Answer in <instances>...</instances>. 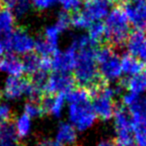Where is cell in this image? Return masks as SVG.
Wrapping results in <instances>:
<instances>
[{
  "label": "cell",
  "mask_w": 146,
  "mask_h": 146,
  "mask_svg": "<svg viewBox=\"0 0 146 146\" xmlns=\"http://www.w3.org/2000/svg\"><path fill=\"white\" fill-rule=\"evenodd\" d=\"M98 48H87L77 51L76 64L73 70V78L79 87L93 92L103 86L105 82L101 79L98 70L96 52Z\"/></svg>",
  "instance_id": "6da1fadb"
},
{
  "label": "cell",
  "mask_w": 146,
  "mask_h": 146,
  "mask_svg": "<svg viewBox=\"0 0 146 146\" xmlns=\"http://www.w3.org/2000/svg\"><path fill=\"white\" fill-rule=\"evenodd\" d=\"M105 39L112 47H121L130 34V23L122 7L111 9L104 21Z\"/></svg>",
  "instance_id": "7a4b0ae2"
},
{
  "label": "cell",
  "mask_w": 146,
  "mask_h": 146,
  "mask_svg": "<svg viewBox=\"0 0 146 146\" xmlns=\"http://www.w3.org/2000/svg\"><path fill=\"white\" fill-rule=\"evenodd\" d=\"M96 61L100 77L105 83L116 81L121 77L122 69L120 57L112 46L107 44L98 48L96 52Z\"/></svg>",
  "instance_id": "3957f363"
},
{
  "label": "cell",
  "mask_w": 146,
  "mask_h": 146,
  "mask_svg": "<svg viewBox=\"0 0 146 146\" xmlns=\"http://www.w3.org/2000/svg\"><path fill=\"white\" fill-rule=\"evenodd\" d=\"M117 92V89H114L106 84L91 92V105L98 118L101 120H109L114 116L116 107L113 98Z\"/></svg>",
  "instance_id": "277c9868"
},
{
  "label": "cell",
  "mask_w": 146,
  "mask_h": 146,
  "mask_svg": "<svg viewBox=\"0 0 146 146\" xmlns=\"http://www.w3.org/2000/svg\"><path fill=\"white\" fill-rule=\"evenodd\" d=\"M6 52L15 55H25L34 51L35 39L22 28H15L7 36L3 37Z\"/></svg>",
  "instance_id": "5b68a950"
},
{
  "label": "cell",
  "mask_w": 146,
  "mask_h": 146,
  "mask_svg": "<svg viewBox=\"0 0 146 146\" xmlns=\"http://www.w3.org/2000/svg\"><path fill=\"white\" fill-rule=\"evenodd\" d=\"M68 118L71 125L74 126L78 131L90 128L95 122L96 116L91 102L81 104H69L68 107Z\"/></svg>",
  "instance_id": "8992f818"
},
{
  "label": "cell",
  "mask_w": 146,
  "mask_h": 146,
  "mask_svg": "<svg viewBox=\"0 0 146 146\" xmlns=\"http://www.w3.org/2000/svg\"><path fill=\"white\" fill-rule=\"evenodd\" d=\"M114 126L117 134L115 141L119 146L126 145L128 143L134 142L133 132L131 127V116L125 107L120 106L115 109L114 113Z\"/></svg>",
  "instance_id": "52a82bcc"
},
{
  "label": "cell",
  "mask_w": 146,
  "mask_h": 146,
  "mask_svg": "<svg viewBox=\"0 0 146 146\" xmlns=\"http://www.w3.org/2000/svg\"><path fill=\"white\" fill-rule=\"evenodd\" d=\"M75 86V80L69 73L53 72L47 77L43 92L47 95L66 94Z\"/></svg>",
  "instance_id": "ba28073f"
},
{
  "label": "cell",
  "mask_w": 146,
  "mask_h": 146,
  "mask_svg": "<svg viewBox=\"0 0 146 146\" xmlns=\"http://www.w3.org/2000/svg\"><path fill=\"white\" fill-rule=\"evenodd\" d=\"M76 58H77V50L71 45H69V47L65 51L58 50L51 57L52 70L54 72L70 74L74 70Z\"/></svg>",
  "instance_id": "9c48e42d"
},
{
  "label": "cell",
  "mask_w": 146,
  "mask_h": 146,
  "mask_svg": "<svg viewBox=\"0 0 146 146\" xmlns=\"http://www.w3.org/2000/svg\"><path fill=\"white\" fill-rule=\"evenodd\" d=\"M111 7L112 2L110 0H86L81 11L92 23H94L105 19L111 11Z\"/></svg>",
  "instance_id": "30bf717a"
},
{
  "label": "cell",
  "mask_w": 146,
  "mask_h": 146,
  "mask_svg": "<svg viewBox=\"0 0 146 146\" xmlns=\"http://www.w3.org/2000/svg\"><path fill=\"white\" fill-rule=\"evenodd\" d=\"M128 54L136 57L144 63L146 68V32L135 30L126 40Z\"/></svg>",
  "instance_id": "8fae6325"
},
{
  "label": "cell",
  "mask_w": 146,
  "mask_h": 146,
  "mask_svg": "<svg viewBox=\"0 0 146 146\" xmlns=\"http://www.w3.org/2000/svg\"><path fill=\"white\" fill-rule=\"evenodd\" d=\"M129 23H131L136 30L146 32V2L142 4L125 3L122 6Z\"/></svg>",
  "instance_id": "7c38bea8"
},
{
  "label": "cell",
  "mask_w": 146,
  "mask_h": 146,
  "mask_svg": "<svg viewBox=\"0 0 146 146\" xmlns=\"http://www.w3.org/2000/svg\"><path fill=\"white\" fill-rule=\"evenodd\" d=\"M0 71L8 74L9 77H22L24 74L22 60L12 53L5 54L0 58Z\"/></svg>",
  "instance_id": "4fadbf2b"
},
{
  "label": "cell",
  "mask_w": 146,
  "mask_h": 146,
  "mask_svg": "<svg viewBox=\"0 0 146 146\" xmlns=\"http://www.w3.org/2000/svg\"><path fill=\"white\" fill-rule=\"evenodd\" d=\"M65 102H66L65 94H57V95L44 94L39 103L44 113H50L55 117H60L62 115Z\"/></svg>",
  "instance_id": "5bb4252c"
},
{
  "label": "cell",
  "mask_w": 146,
  "mask_h": 146,
  "mask_svg": "<svg viewBox=\"0 0 146 146\" xmlns=\"http://www.w3.org/2000/svg\"><path fill=\"white\" fill-rule=\"evenodd\" d=\"M26 78L7 77L3 88V95L6 99L15 100L24 95Z\"/></svg>",
  "instance_id": "9a60e30c"
},
{
  "label": "cell",
  "mask_w": 146,
  "mask_h": 146,
  "mask_svg": "<svg viewBox=\"0 0 146 146\" xmlns=\"http://www.w3.org/2000/svg\"><path fill=\"white\" fill-rule=\"evenodd\" d=\"M55 140L60 146H80L77 141L76 129L70 123L59 124Z\"/></svg>",
  "instance_id": "2e32d148"
},
{
  "label": "cell",
  "mask_w": 146,
  "mask_h": 146,
  "mask_svg": "<svg viewBox=\"0 0 146 146\" xmlns=\"http://www.w3.org/2000/svg\"><path fill=\"white\" fill-rule=\"evenodd\" d=\"M120 61H121L122 73H125L130 77L137 75V74L146 70L144 63L130 54H124L120 58Z\"/></svg>",
  "instance_id": "e0dca14e"
},
{
  "label": "cell",
  "mask_w": 146,
  "mask_h": 146,
  "mask_svg": "<svg viewBox=\"0 0 146 146\" xmlns=\"http://www.w3.org/2000/svg\"><path fill=\"white\" fill-rule=\"evenodd\" d=\"M16 17L10 9L0 6V36L5 37L15 29Z\"/></svg>",
  "instance_id": "ac0fdd59"
},
{
  "label": "cell",
  "mask_w": 146,
  "mask_h": 146,
  "mask_svg": "<svg viewBox=\"0 0 146 146\" xmlns=\"http://www.w3.org/2000/svg\"><path fill=\"white\" fill-rule=\"evenodd\" d=\"M123 86L128 92L140 95L146 91V70L137 75L131 76L123 82Z\"/></svg>",
  "instance_id": "d6986e66"
},
{
  "label": "cell",
  "mask_w": 146,
  "mask_h": 146,
  "mask_svg": "<svg viewBox=\"0 0 146 146\" xmlns=\"http://www.w3.org/2000/svg\"><path fill=\"white\" fill-rule=\"evenodd\" d=\"M66 101L69 104H81L91 102L92 94L90 90L83 87H77L71 89L68 93L65 94Z\"/></svg>",
  "instance_id": "ffe728a7"
},
{
  "label": "cell",
  "mask_w": 146,
  "mask_h": 146,
  "mask_svg": "<svg viewBox=\"0 0 146 146\" xmlns=\"http://www.w3.org/2000/svg\"><path fill=\"white\" fill-rule=\"evenodd\" d=\"M41 57L36 53H29L23 56L22 63L24 67V73L29 76H32L40 71Z\"/></svg>",
  "instance_id": "44dd1931"
},
{
  "label": "cell",
  "mask_w": 146,
  "mask_h": 146,
  "mask_svg": "<svg viewBox=\"0 0 146 146\" xmlns=\"http://www.w3.org/2000/svg\"><path fill=\"white\" fill-rule=\"evenodd\" d=\"M59 49L57 47L53 46L52 44L45 40L44 37H39L35 39V45H34V51L37 55L40 57H52Z\"/></svg>",
  "instance_id": "7402d4cb"
},
{
  "label": "cell",
  "mask_w": 146,
  "mask_h": 146,
  "mask_svg": "<svg viewBox=\"0 0 146 146\" xmlns=\"http://www.w3.org/2000/svg\"><path fill=\"white\" fill-rule=\"evenodd\" d=\"M18 136L12 122L0 123V142H16Z\"/></svg>",
  "instance_id": "603a6c76"
},
{
  "label": "cell",
  "mask_w": 146,
  "mask_h": 146,
  "mask_svg": "<svg viewBox=\"0 0 146 146\" xmlns=\"http://www.w3.org/2000/svg\"><path fill=\"white\" fill-rule=\"evenodd\" d=\"M15 131H16L17 136L21 138L25 137L29 134L31 129V118L27 116L25 113L21 114L16 119L14 124Z\"/></svg>",
  "instance_id": "cb8c5ba5"
},
{
  "label": "cell",
  "mask_w": 146,
  "mask_h": 146,
  "mask_svg": "<svg viewBox=\"0 0 146 146\" xmlns=\"http://www.w3.org/2000/svg\"><path fill=\"white\" fill-rule=\"evenodd\" d=\"M88 36L95 41L96 43H99L101 40L105 38V27L103 22H94L91 26L88 28Z\"/></svg>",
  "instance_id": "d4e9b609"
},
{
  "label": "cell",
  "mask_w": 146,
  "mask_h": 146,
  "mask_svg": "<svg viewBox=\"0 0 146 146\" xmlns=\"http://www.w3.org/2000/svg\"><path fill=\"white\" fill-rule=\"evenodd\" d=\"M92 22L82 13V11H78L76 13L71 14V25L77 29H87L91 26Z\"/></svg>",
  "instance_id": "484cf974"
},
{
  "label": "cell",
  "mask_w": 146,
  "mask_h": 146,
  "mask_svg": "<svg viewBox=\"0 0 146 146\" xmlns=\"http://www.w3.org/2000/svg\"><path fill=\"white\" fill-rule=\"evenodd\" d=\"M61 31L57 28V26L55 24L49 25L45 28L44 31V39L48 41L50 44H52L53 46L58 48V43H59V37H60Z\"/></svg>",
  "instance_id": "4316f807"
},
{
  "label": "cell",
  "mask_w": 146,
  "mask_h": 146,
  "mask_svg": "<svg viewBox=\"0 0 146 146\" xmlns=\"http://www.w3.org/2000/svg\"><path fill=\"white\" fill-rule=\"evenodd\" d=\"M31 7H32V3L30 0H19L13 6L11 11L15 17H23L30 11Z\"/></svg>",
  "instance_id": "83f0119b"
},
{
  "label": "cell",
  "mask_w": 146,
  "mask_h": 146,
  "mask_svg": "<svg viewBox=\"0 0 146 146\" xmlns=\"http://www.w3.org/2000/svg\"><path fill=\"white\" fill-rule=\"evenodd\" d=\"M24 113L30 118L39 117V116L44 115V111H43L42 107H41L39 102L35 101H29L25 104L24 106Z\"/></svg>",
  "instance_id": "f1b7e54d"
},
{
  "label": "cell",
  "mask_w": 146,
  "mask_h": 146,
  "mask_svg": "<svg viewBox=\"0 0 146 146\" xmlns=\"http://www.w3.org/2000/svg\"><path fill=\"white\" fill-rule=\"evenodd\" d=\"M54 24L61 32L66 31L71 26V14L66 11H60L57 15V20Z\"/></svg>",
  "instance_id": "f546056e"
},
{
  "label": "cell",
  "mask_w": 146,
  "mask_h": 146,
  "mask_svg": "<svg viewBox=\"0 0 146 146\" xmlns=\"http://www.w3.org/2000/svg\"><path fill=\"white\" fill-rule=\"evenodd\" d=\"M58 3L61 4L63 11L72 13V14L80 11L82 5L81 0H58Z\"/></svg>",
  "instance_id": "4dcf8cb0"
},
{
  "label": "cell",
  "mask_w": 146,
  "mask_h": 146,
  "mask_svg": "<svg viewBox=\"0 0 146 146\" xmlns=\"http://www.w3.org/2000/svg\"><path fill=\"white\" fill-rule=\"evenodd\" d=\"M32 6H34L38 10H47L50 9L58 2V0H30Z\"/></svg>",
  "instance_id": "1f68e13d"
},
{
  "label": "cell",
  "mask_w": 146,
  "mask_h": 146,
  "mask_svg": "<svg viewBox=\"0 0 146 146\" xmlns=\"http://www.w3.org/2000/svg\"><path fill=\"white\" fill-rule=\"evenodd\" d=\"M12 120V110L6 103H0V123L11 122Z\"/></svg>",
  "instance_id": "d6a6232c"
},
{
  "label": "cell",
  "mask_w": 146,
  "mask_h": 146,
  "mask_svg": "<svg viewBox=\"0 0 146 146\" xmlns=\"http://www.w3.org/2000/svg\"><path fill=\"white\" fill-rule=\"evenodd\" d=\"M139 98H140V95H137V94H135V93H131V92H127L126 94H124L123 98H122V102H123L124 106L129 108L130 106L133 105Z\"/></svg>",
  "instance_id": "836d02e7"
},
{
  "label": "cell",
  "mask_w": 146,
  "mask_h": 146,
  "mask_svg": "<svg viewBox=\"0 0 146 146\" xmlns=\"http://www.w3.org/2000/svg\"><path fill=\"white\" fill-rule=\"evenodd\" d=\"M37 146H60L56 140L49 138H41L37 141Z\"/></svg>",
  "instance_id": "e575fe53"
},
{
  "label": "cell",
  "mask_w": 146,
  "mask_h": 146,
  "mask_svg": "<svg viewBox=\"0 0 146 146\" xmlns=\"http://www.w3.org/2000/svg\"><path fill=\"white\" fill-rule=\"evenodd\" d=\"M0 1H1L2 6L6 7V8H8L11 10V9L13 8V6L18 2L19 0H0Z\"/></svg>",
  "instance_id": "d590c367"
},
{
  "label": "cell",
  "mask_w": 146,
  "mask_h": 146,
  "mask_svg": "<svg viewBox=\"0 0 146 146\" xmlns=\"http://www.w3.org/2000/svg\"><path fill=\"white\" fill-rule=\"evenodd\" d=\"M97 146H119V145H118L115 140L106 139V140H102L101 142H99Z\"/></svg>",
  "instance_id": "8d00e7d4"
},
{
  "label": "cell",
  "mask_w": 146,
  "mask_h": 146,
  "mask_svg": "<svg viewBox=\"0 0 146 146\" xmlns=\"http://www.w3.org/2000/svg\"><path fill=\"white\" fill-rule=\"evenodd\" d=\"M5 52H6V48H5L4 40H3V37L0 36V58L4 56Z\"/></svg>",
  "instance_id": "74e56055"
},
{
  "label": "cell",
  "mask_w": 146,
  "mask_h": 146,
  "mask_svg": "<svg viewBox=\"0 0 146 146\" xmlns=\"http://www.w3.org/2000/svg\"><path fill=\"white\" fill-rule=\"evenodd\" d=\"M123 146H137V145H136L134 142H131V143H128V144H126V145H123Z\"/></svg>",
  "instance_id": "f35d334b"
},
{
  "label": "cell",
  "mask_w": 146,
  "mask_h": 146,
  "mask_svg": "<svg viewBox=\"0 0 146 146\" xmlns=\"http://www.w3.org/2000/svg\"><path fill=\"white\" fill-rule=\"evenodd\" d=\"M1 96H2V92H1V90H0V98H1Z\"/></svg>",
  "instance_id": "ab89813d"
},
{
  "label": "cell",
  "mask_w": 146,
  "mask_h": 146,
  "mask_svg": "<svg viewBox=\"0 0 146 146\" xmlns=\"http://www.w3.org/2000/svg\"><path fill=\"white\" fill-rule=\"evenodd\" d=\"M0 5H1V1H0Z\"/></svg>",
  "instance_id": "60d3db41"
},
{
  "label": "cell",
  "mask_w": 146,
  "mask_h": 146,
  "mask_svg": "<svg viewBox=\"0 0 146 146\" xmlns=\"http://www.w3.org/2000/svg\"><path fill=\"white\" fill-rule=\"evenodd\" d=\"M145 101H146V98H145Z\"/></svg>",
  "instance_id": "b9f144b4"
},
{
  "label": "cell",
  "mask_w": 146,
  "mask_h": 146,
  "mask_svg": "<svg viewBox=\"0 0 146 146\" xmlns=\"http://www.w3.org/2000/svg\"><path fill=\"white\" fill-rule=\"evenodd\" d=\"M85 1H86V0H85Z\"/></svg>",
  "instance_id": "7bdbcfd3"
}]
</instances>
